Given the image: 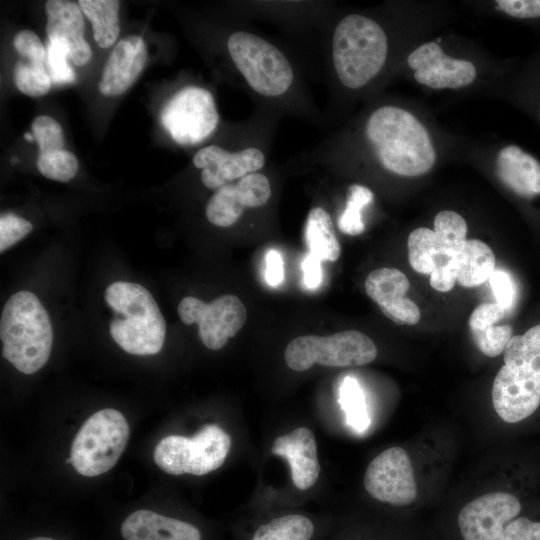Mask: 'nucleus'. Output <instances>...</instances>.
<instances>
[{
  "label": "nucleus",
  "mask_w": 540,
  "mask_h": 540,
  "mask_svg": "<svg viewBox=\"0 0 540 540\" xmlns=\"http://www.w3.org/2000/svg\"><path fill=\"white\" fill-rule=\"evenodd\" d=\"M366 136L381 165L394 174L419 176L435 163L436 152L428 131L405 109H376L366 123Z\"/></svg>",
  "instance_id": "obj_1"
},
{
  "label": "nucleus",
  "mask_w": 540,
  "mask_h": 540,
  "mask_svg": "<svg viewBox=\"0 0 540 540\" xmlns=\"http://www.w3.org/2000/svg\"><path fill=\"white\" fill-rule=\"evenodd\" d=\"M493 407L507 423L531 416L540 405V324L513 336L492 386Z\"/></svg>",
  "instance_id": "obj_2"
},
{
  "label": "nucleus",
  "mask_w": 540,
  "mask_h": 540,
  "mask_svg": "<svg viewBox=\"0 0 540 540\" xmlns=\"http://www.w3.org/2000/svg\"><path fill=\"white\" fill-rule=\"evenodd\" d=\"M2 354L17 370L32 374L48 361L53 344L49 315L35 294L19 291L5 303L0 320Z\"/></svg>",
  "instance_id": "obj_3"
},
{
  "label": "nucleus",
  "mask_w": 540,
  "mask_h": 540,
  "mask_svg": "<svg viewBox=\"0 0 540 540\" xmlns=\"http://www.w3.org/2000/svg\"><path fill=\"white\" fill-rule=\"evenodd\" d=\"M105 301L115 313L109 331L127 353L153 355L164 345L166 324L151 293L142 285L117 281L105 291Z\"/></svg>",
  "instance_id": "obj_4"
},
{
  "label": "nucleus",
  "mask_w": 540,
  "mask_h": 540,
  "mask_svg": "<svg viewBox=\"0 0 540 540\" xmlns=\"http://www.w3.org/2000/svg\"><path fill=\"white\" fill-rule=\"evenodd\" d=\"M388 52L383 28L371 18L350 14L337 24L332 37V60L347 88L366 85L382 69Z\"/></svg>",
  "instance_id": "obj_5"
},
{
  "label": "nucleus",
  "mask_w": 540,
  "mask_h": 540,
  "mask_svg": "<svg viewBox=\"0 0 540 540\" xmlns=\"http://www.w3.org/2000/svg\"><path fill=\"white\" fill-rule=\"evenodd\" d=\"M129 425L116 409L92 414L76 434L66 463L86 477L101 475L115 466L129 439Z\"/></svg>",
  "instance_id": "obj_6"
},
{
  "label": "nucleus",
  "mask_w": 540,
  "mask_h": 540,
  "mask_svg": "<svg viewBox=\"0 0 540 540\" xmlns=\"http://www.w3.org/2000/svg\"><path fill=\"white\" fill-rule=\"evenodd\" d=\"M227 48L233 63L255 92L277 97L291 87L292 66L270 42L246 31H236L229 36Z\"/></svg>",
  "instance_id": "obj_7"
},
{
  "label": "nucleus",
  "mask_w": 540,
  "mask_h": 540,
  "mask_svg": "<svg viewBox=\"0 0 540 540\" xmlns=\"http://www.w3.org/2000/svg\"><path fill=\"white\" fill-rule=\"evenodd\" d=\"M231 446L230 436L219 426H203L193 437L169 435L154 449V461L171 475H205L218 469Z\"/></svg>",
  "instance_id": "obj_8"
},
{
  "label": "nucleus",
  "mask_w": 540,
  "mask_h": 540,
  "mask_svg": "<svg viewBox=\"0 0 540 540\" xmlns=\"http://www.w3.org/2000/svg\"><path fill=\"white\" fill-rule=\"evenodd\" d=\"M376 356L374 342L356 330L328 336H299L284 352L287 366L294 371L308 370L315 363L328 367L361 366L372 362Z\"/></svg>",
  "instance_id": "obj_9"
},
{
  "label": "nucleus",
  "mask_w": 540,
  "mask_h": 540,
  "mask_svg": "<svg viewBox=\"0 0 540 540\" xmlns=\"http://www.w3.org/2000/svg\"><path fill=\"white\" fill-rule=\"evenodd\" d=\"M219 114L212 94L199 86H186L174 94L161 112V123L181 145H195L216 129Z\"/></svg>",
  "instance_id": "obj_10"
},
{
  "label": "nucleus",
  "mask_w": 540,
  "mask_h": 540,
  "mask_svg": "<svg viewBox=\"0 0 540 540\" xmlns=\"http://www.w3.org/2000/svg\"><path fill=\"white\" fill-rule=\"evenodd\" d=\"M178 315L187 325L198 324L199 336L207 348L219 350L244 326L247 312L237 296L225 294L211 303L184 297L178 305Z\"/></svg>",
  "instance_id": "obj_11"
},
{
  "label": "nucleus",
  "mask_w": 540,
  "mask_h": 540,
  "mask_svg": "<svg viewBox=\"0 0 540 540\" xmlns=\"http://www.w3.org/2000/svg\"><path fill=\"white\" fill-rule=\"evenodd\" d=\"M364 487L379 501L395 506L411 504L417 497V486L408 453L391 447L376 456L365 472Z\"/></svg>",
  "instance_id": "obj_12"
},
{
  "label": "nucleus",
  "mask_w": 540,
  "mask_h": 540,
  "mask_svg": "<svg viewBox=\"0 0 540 540\" xmlns=\"http://www.w3.org/2000/svg\"><path fill=\"white\" fill-rule=\"evenodd\" d=\"M521 511L519 500L507 492H492L466 504L458 526L464 540H495Z\"/></svg>",
  "instance_id": "obj_13"
},
{
  "label": "nucleus",
  "mask_w": 540,
  "mask_h": 540,
  "mask_svg": "<svg viewBox=\"0 0 540 540\" xmlns=\"http://www.w3.org/2000/svg\"><path fill=\"white\" fill-rule=\"evenodd\" d=\"M270 196L268 178L261 173H250L236 183L216 189L207 203L206 217L216 226L229 227L239 220L245 209L263 206Z\"/></svg>",
  "instance_id": "obj_14"
},
{
  "label": "nucleus",
  "mask_w": 540,
  "mask_h": 540,
  "mask_svg": "<svg viewBox=\"0 0 540 540\" xmlns=\"http://www.w3.org/2000/svg\"><path fill=\"white\" fill-rule=\"evenodd\" d=\"M407 62L415 71V80L434 89L467 86L477 75L476 68L470 61L446 55L436 42L420 45L410 53Z\"/></svg>",
  "instance_id": "obj_15"
},
{
  "label": "nucleus",
  "mask_w": 540,
  "mask_h": 540,
  "mask_svg": "<svg viewBox=\"0 0 540 540\" xmlns=\"http://www.w3.org/2000/svg\"><path fill=\"white\" fill-rule=\"evenodd\" d=\"M193 164L202 170V183L209 189H218L260 170L265 164V155L255 147L231 152L209 145L194 155Z\"/></svg>",
  "instance_id": "obj_16"
},
{
  "label": "nucleus",
  "mask_w": 540,
  "mask_h": 540,
  "mask_svg": "<svg viewBox=\"0 0 540 540\" xmlns=\"http://www.w3.org/2000/svg\"><path fill=\"white\" fill-rule=\"evenodd\" d=\"M147 61V49L142 37L127 36L120 40L104 66L99 90L105 96L126 92L137 80Z\"/></svg>",
  "instance_id": "obj_17"
},
{
  "label": "nucleus",
  "mask_w": 540,
  "mask_h": 540,
  "mask_svg": "<svg viewBox=\"0 0 540 540\" xmlns=\"http://www.w3.org/2000/svg\"><path fill=\"white\" fill-rule=\"evenodd\" d=\"M271 452L284 458L291 469L292 482L299 490L312 487L320 473L317 445L313 432L299 427L275 439Z\"/></svg>",
  "instance_id": "obj_18"
},
{
  "label": "nucleus",
  "mask_w": 540,
  "mask_h": 540,
  "mask_svg": "<svg viewBox=\"0 0 540 540\" xmlns=\"http://www.w3.org/2000/svg\"><path fill=\"white\" fill-rule=\"evenodd\" d=\"M46 33L49 41L63 40L68 44L70 59L76 66L89 62L92 51L84 38V20L78 4L67 0H48Z\"/></svg>",
  "instance_id": "obj_19"
},
{
  "label": "nucleus",
  "mask_w": 540,
  "mask_h": 540,
  "mask_svg": "<svg viewBox=\"0 0 540 540\" xmlns=\"http://www.w3.org/2000/svg\"><path fill=\"white\" fill-rule=\"evenodd\" d=\"M121 535L125 540H201L196 526L151 510L131 513L122 523Z\"/></svg>",
  "instance_id": "obj_20"
},
{
  "label": "nucleus",
  "mask_w": 540,
  "mask_h": 540,
  "mask_svg": "<svg viewBox=\"0 0 540 540\" xmlns=\"http://www.w3.org/2000/svg\"><path fill=\"white\" fill-rule=\"evenodd\" d=\"M496 173L504 185L523 197L540 194V162L515 145L500 150Z\"/></svg>",
  "instance_id": "obj_21"
},
{
  "label": "nucleus",
  "mask_w": 540,
  "mask_h": 540,
  "mask_svg": "<svg viewBox=\"0 0 540 540\" xmlns=\"http://www.w3.org/2000/svg\"><path fill=\"white\" fill-rule=\"evenodd\" d=\"M505 309L497 303H482L469 317L472 338L479 350L488 357L500 355L512 338L510 325H496L503 319Z\"/></svg>",
  "instance_id": "obj_22"
},
{
  "label": "nucleus",
  "mask_w": 540,
  "mask_h": 540,
  "mask_svg": "<svg viewBox=\"0 0 540 540\" xmlns=\"http://www.w3.org/2000/svg\"><path fill=\"white\" fill-rule=\"evenodd\" d=\"M305 239L310 254L321 261H336L341 254L331 216L321 207H314L309 211Z\"/></svg>",
  "instance_id": "obj_23"
},
{
  "label": "nucleus",
  "mask_w": 540,
  "mask_h": 540,
  "mask_svg": "<svg viewBox=\"0 0 540 540\" xmlns=\"http://www.w3.org/2000/svg\"><path fill=\"white\" fill-rule=\"evenodd\" d=\"M457 280L464 287L484 283L495 271V256L491 248L478 239L466 240L459 254Z\"/></svg>",
  "instance_id": "obj_24"
},
{
  "label": "nucleus",
  "mask_w": 540,
  "mask_h": 540,
  "mask_svg": "<svg viewBox=\"0 0 540 540\" xmlns=\"http://www.w3.org/2000/svg\"><path fill=\"white\" fill-rule=\"evenodd\" d=\"M93 27V36L101 48H108L116 41L119 32L118 0H80L77 3Z\"/></svg>",
  "instance_id": "obj_25"
},
{
  "label": "nucleus",
  "mask_w": 540,
  "mask_h": 540,
  "mask_svg": "<svg viewBox=\"0 0 540 540\" xmlns=\"http://www.w3.org/2000/svg\"><path fill=\"white\" fill-rule=\"evenodd\" d=\"M409 287L406 275L396 268L376 269L365 280L367 295L379 306L404 298Z\"/></svg>",
  "instance_id": "obj_26"
},
{
  "label": "nucleus",
  "mask_w": 540,
  "mask_h": 540,
  "mask_svg": "<svg viewBox=\"0 0 540 540\" xmlns=\"http://www.w3.org/2000/svg\"><path fill=\"white\" fill-rule=\"evenodd\" d=\"M434 234L440 256L456 257L466 242L467 224L458 213L444 210L434 218Z\"/></svg>",
  "instance_id": "obj_27"
},
{
  "label": "nucleus",
  "mask_w": 540,
  "mask_h": 540,
  "mask_svg": "<svg viewBox=\"0 0 540 540\" xmlns=\"http://www.w3.org/2000/svg\"><path fill=\"white\" fill-rule=\"evenodd\" d=\"M313 532L314 526L309 518L290 514L258 527L252 540H310Z\"/></svg>",
  "instance_id": "obj_28"
},
{
  "label": "nucleus",
  "mask_w": 540,
  "mask_h": 540,
  "mask_svg": "<svg viewBox=\"0 0 540 540\" xmlns=\"http://www.w3.org/2000/svg\"><path fill=\"white\" fill-rule=\"evenodd\" d=\"M408 259L411 267L418 273L431 274L439 259L434 231L420 227L408 237Z\"/></svg>",
  "instance_id": "obj_29"
},
{
  "label": "nucleus",
  "mask_w": 540,
  "mask_h": 540,
  "mask_svg": "<svg viewBox=\"0 0 540 540\" xmlns=\"http://www.w3.org/2000/svg\"><path fill=\"white\" fill-rule=\"evenodd\" d=\"M374 199L373 192L366 186L352 184L347 190L346 207L338 219V227L343 233L356 236L361 234L365 225L362 210Z\"/></svg>",
  "instance_id": "obj_30"
},
{
  "label": "nucleus",
  "mask_w": 540,
  "mask_h": 540,
  "mask_svg": "<svg viewBox=\"0 0 540 540\" xmlns=\"http://www.w3.org/2000/svg\"><path fill=\"white\" fill-rule=\"evenodd\" d=\"M340 403L346 414L348 425L355 431H365L370 425L364 392L358 381L344 378L340 388Z\"/></svg>",
  "instance_id": "obj_31"
},
{
  "label": "nucleus",
  "mask_w": 540,
  "mask_h": 540,
  "mask_svg": "<svg viewBox=\"0 0 540 540\" xmlns=\"http://www.w3.org/2000/svg\"><path fill=\"white\" fill-rule=\"evenodd\" d=\"M13 79L18 90L30 97L45 95L52 85L45 65L34 64L25 60H19L15 64Z\"/></svg>",
  "instance_id": "obj_32"
},
{
  "label": "nucleus",
  "mask_w": 540,
  "mask_h": 540,
  "mask_svg": "<svg viewBox=\"0 0 540 540\" xmlns=\"http://www.w3.org/2000/svg\"><path fill=\"white\" fill-rule=\"evenodd\" d=\"M37 168L43 176L49 179L68 182L77 174L79 164L73 153L63 149L39 154Z\"/></svg>",
  "instance_id": "obj_33"
},
{
  "label": "nucleus",
  "mask_w": 540,
  "mask_h": 540,
  "mask_svg": "<svg viewBox=\"0 0 540 540\" xmlns=\"http://www.w3.org/2000/svg\"><path fill=\"white\" fill-rule=\"evenodd\" d=\"M46 56L52 83L62 85L76 80V75L67 62V58H70V50L65 41H49Z\"/></svg>",
  "instance_id": "obj_34"
},
{
  "label": "nucleus",
  "mask_w": 540,
  "mask_h": 540,
  "mask_svg": "<svg viewBox=\"0 0 540 540\" xmlns=\"http://www.w3.org/2000/svg\"><path fill=\"white\" fill-rule=\"evenodd\" d=\"M32 133L39 145V154L63 150L65 138L60 124L50 116L41 115L32 122Z\"/></svg>",
  "instance_id": "obj_35"
},
{
  "label": "nucleus",
  "mask_w": 540,
  "mask_h": 540,
  "mask_svg": "<svg viewBox=\"0 0 540 540\" xmlns=\"http://www.w3.org/2000/svg\"><path fill=\"white\" fill-rule=\"evenodd\" d=\"M33 229V225L13 213H5L0 217V252L23 239Z\"/></svg>",
  "instance_id": "obj_36"
},
{
  "label": "nucleus",
  "mask_w": 540,
  "mask_h": 540,
  "mask_svg": "<svg viewBox=\"0 0 540 540\" xmlns=\"http://www.w3.org/2000/svg\"><path fill=\"white\" fill-rule=\"evenodd\" d=\"M459 255L456 257L439 256L436 267L430 274V285L439 292L450 291L458 277Z\"/></svg>",
  "instance_id": "obj_37"
},
{
  "label": "nucleus",
  "mask_w": 540,
  "mask_h": 540,
  "mask_svg": "<svg viewBox=\"0 0 540 540\" xmlns=\"http://www.w3.org/2000/svg\"><path fill=\"white\" fill-rule=\"evenodd\" d=\"M17 53L30 63L44 65L46 53L39 37L31 30H21L13 38Z\"/></svg>",
  "instance_id": "obj_38"
},
{
  "label": "nucleus",
  "mask_w": 540,
  "mask_h": 540,
  "mask_svg": "<svg viewBox=\"0 0 540 540\" xmlns=\"http://www.w3.org/2000/svg\"><path fill=\"white\" fill-rule=\"evenodd\" d=\"M379 308L386 317L399 325H415L421 317L418 306L407 297L381 305Z\"/></svg>",
  "instance_id": "obj_39"
},
{
  "label": "nucleus",
  "mask_w": 540,
  "mask_h": 540,
  "mask_svg": "<svg viewBox=\"0 0 540 540\" xmlns=\"http://www.w3.org/2000/svg\"><path fill=\"white\" fill-rule=\"evenodd\" d=\"M495 540H540V522L526 517L513 519Z\"/></svg>",
  "instance_id": "obj_40"
},
{
  "label": "nucleus",
  "mask_w": 540,
  "mask_h": 540,
  "mask_svg": "<svg viewBox=\"0 0 540 540\" xmlns=\"http://www.w3.org/2000/svg\"><path fill=\"white\" fill-rule=\"evenodd\" d=\"M489 281L496 298V303L505 310L509 309L515 298V287L511 277L504 271L495 270Z\"/></svg>",
  "instance_id": "obj_41"
},
{
  "label": "nucleus",
  "mask_w": 540,
  "mask_h": 540,
  "mask_svg": "<svg viewBox=\"0 0 540 540\" xmlns=\"http://www.w3.org/2000/svg\"><path fill=\"white\" fill-rule=\"evenodd\" d=\"M497 6L516 18L540 17V0H497Z\"/></svg>",
  "instance_id": "obj_42"
},
{
  "label": "nucleus",
  "mask_w": 540,
  "mask_h": 540,
  "mask_svg": "<svg viewBox=\"0 0 540 540\" xmlns=\"http://www.w3.org/2000/svg\"><path fill=\"white\" fill-rule=\"evenodd\" d=\"M304 283L308 288H316L322 281L321 260L309 254L302 263Z\"/></svg>",
  "instance_id": "obj_43"
},
{
  "label": "nucleus",
  "mask_w": 540,
  "mask_h": 540,
  "mask_svg": "<svg viewBox=\"0 0 540 540\" xmlns=\"http://www.w3.org/2000/svg\"><path fill=\"white\" fill-rule=\"evenodd\" d=\"M266 279L271 286H278L284 277L283 261L280 254L271 250L267 254L266 260Z\"/></svg>",
  "instance_id": "obj_44"
},
{
  "label": "nucleus",
  "mask_w": 540,
  "mask_h": 540,
  "mask_svg": "<svg viewBox=\"0 0 540 540\" xmlns=\"http://www.w3.org/2000/svg\"><path fill=\"white\" fill-rule=\"evenodd\" d=\"M29 540H56V539H53V538H50V537L40 536V537L31 538Z\"/></svg>",
  "instance_id": "obj_45"
},
{
  "label": "nucleus",
  "mask_w": 540,
  "mask_h": 540,
  "mask_svg": "<svg viewBox=\"0 0 540 540\" xmlns=\"http://www.w3.org/2000/svg\"><path fill=\"white\" fill-rule=\"evenodd\" d=\"M24 137H25V139L28 140V141H32L33 139H35V138H34V135H32V134H30V133H25V134H24Z\"/></svg>",
  "instance_id": "obj_46"
},
{
  "label": "nucleus",
  "mask_w": 540,
  "mask_h": 540,
  "mask_svg": "<svg viewBox=\"0 0 540 540\" xmlns=\"http://www.w3.org/2000/svg\"><path fill=\"white\" fill-rule=\"evenodd\" d=\"M17 161H18V159H17L16 157H13V158L11 159L12 164H15Z\"/></svg>",
  "instance_id": "obj_47"
}]
</instances>
